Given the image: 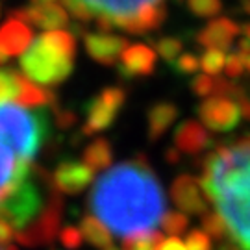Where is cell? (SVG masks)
Masks as SVG:
<instances>
[{
  "label": "cell",
  "mask_w": 250,
  "mask_h": 250,
  "mask_svg": "<svg viewBox=\"0 0 250 250\" xmlns=\"http://www.w3.org/2000/svg\"><path fill=\"white\" fill-rule=\"evenodd\" d=\"M89 208L106 228L126 239L152 232L167 213L163 188L143 156L102 172L89 195Z\"/></svg>",
  "instance_id": "6da1fadb"
},
{
  "label": "cell",
  "mask_w": 250,
  "mask_h": 250,
  "mask_svg": "<svg viewBox=\"0 0 250 250\" xmlns=\"http://www.w3.org/2000/svg\"><path fill=\"white\" fill-rule=\"evenodd\" d=\"M200 184L223 217L230 239L241 250H250V135L209 154Z\"/></svg>",
  "instance_id": "7a4b0ae2"
},
{
  "label": "cell",
  "mask_w": 250,
  "mask_h": 250,
  "mask_svg": "<svg viewBox=\"0 0 250 250\" xmlns=\"http://www.w3.org/2000/svg\"><path fill=\"white\" fill-rule=\"evenodd\" d=\"M76 39L71 32L56 30L39 36L21 58L24 78L39 85H60L74 71Z\"/></svg>",
  "instance_id": "3957f363"
},
{
  "label": "cell",
  "mask_w": 250,
  "mask_h": 250,
  "mask_svg": "<svg viewBox=\"0 0 250 250\" xmlns=\"http://www.w3.org/2000/svg\"><path fill=\"white\" fill-rule=\"evenodd\" d=\"M48 135L45 109H26L9 100H0V143L17 158L34 160Z\"/></svg>",
  "instance_id": "277c9868"
},
{
  "label": "cell",
  "mask_w": 250,
  "mask_h": 250,
  "mask_svg": "<svg viewBox=\"0 0 250 250\" xmlns=\"http://www.w3.org/2000/svg\"><path fill=\"white\" fill-rule=\"evenodd\" d=\"M63 6L78 21L106 19L117 28L123 21L137 15L141 9L165 6V0H63Z\"/></svg>",
  "instance_id": "5b68a950"
},
{
  "label": "cell",
  "mask_w": 250,
  "mask_h": 250,
  "mask_svg": "<svg viewBox=\"0 0 250 250\" xmlns=\"http://www.w3.org/2000/svg\"><path fill=\"white\" fill-rule=\"evenodd\" d=\"M43 206L45 200L41 195V189L36 184V180L30 176L11 191L8 200L0 208V219L8 221L15 228L24 230L28 223H34L39 217Z\"/></svg>",
  "instance_id": "8992f818"
},
{
  "label": "cell",
  "mask_w": 250,
  "mask_h": 250,
  "mask_svg": "<svg viewBox=\"0 0 250 250\" xmlns=\"http://www.w3.org/2000/svg\"><path fill=\"white\" fill-rule=\"evenodd\" d=\"M52 189V188H50ZM63 217V198L58 191H50V197L43 206L41 213L34 223L26 226L24 230L15 233V239L24 247H43L50 243L60 235V226H62Z\"/></svg>",
  "instance_id": "52a82bcc"
},
{
  "label": "cell",
  "mask_w": 250,
  "mask_h": 250,
  "mask_svg": "<svg viewBox=\"0 0 250 250\" xmlns=\"http://www.w3.org/2000/svg\"><path fill=\"white\" fill-rule=\"evenodd\" d=\"M125 102L126 91L123 87H104L85 104V123L82 128V135H95L107 130L115 123L121 109L125 107Z\"/></svg>",
  "instance_id": "ba28073f"
},
{
  "label": "cell",
  "mask_w": 250,
  "mask_h": 250,
  "mask_svg": "<svg viewBox=\"0 0 250 250\" xmlns=\"http://www.w3.org/2000/svg\"><path fill=\"white\" fill-rule=\"evenodd\" d=\"M197 111L206 128L213 132H221V134L235 130L243 119L237 102L232 99H224V97L206 99L204 102H200Z\"/></svg>",
  "instance_id": "9c48e42d"
},
{
  "label": "cell",
  "mask_w": 250,
  "mask_h": 250,
  "mask_svg": "<svg viewBox=\"0 0 250 250\" xmlns=\"http://www.w3.org/2000/svg\"><path fill=\"white\" fill-rule=\"evenodd\" d=\"M93 178L95 172L83 161L62 160L54 169L48 186L63 195H78L89 186Z\"/></svg>",
  "instance_id": "30bf717a"
},
{
  "label": "cell",
  "mask_w": 250,
  "mask_h": 250,
  "mask_svg": "<svg viewBox=\"0 0 250 250\" xmlns=\"http://www.w3.org/2000/svg\"><path fill=\"white\" fill-rule=\"evenodd\" d=\"M170 197L174 200V204L178 206L180 211L188 215H202L209 206V200L206 197L204 189L200 180H197L191 174H180L178 178L172 182L170 186Z\"/></svg>",
  "instance_id": "8fae6325"
},
{
  "label": "cell",
  "mask_w": 250,
  "mask_h": 250,
  "mask_svg": "<svg viewBox=\"0 0 250 250\" xmlns=\"http://www.w3.org/2000/svg\"><path fill=\"white\" fill-rule=\"evenodd\" d=\"M83 45L93 62L111 67L128 48V41L123 36H113L106 32H89L83 34Z\"/></svg>",
  "instance_id": "7c38bea8"
},
{
  "label": "cell",
  "mask_w": 250,
  "mask_h": 250,
  "mask_svg": "<svg viewBox=\"0 0 250 250\" xmlns=\"http://www.w3.org/2000/svg\"><path fill=\"white\" fill-rule=\"evenodd\" d=\"M34 41V32L26 22L9 17L0 26V65L15 56H22Z\"/></svg>",
  "instance_id": "4fadbf2b"
},
{
  "label": "cell",
  "mask_w": 250,
  "mask_h": 250,
  "mask_svg": "<svg viewBox=\"0 0 250 250\" xmlns=\"http://www.w3.org/2000/svg\"><path fill=\"white\" fill-rule=\"evenodd\" d=\"M156 52L148 45L137 43V45H128L123 56L121 63L117 67V72L125 80H134V78H148L156 71Z\"/></svg>",
  "instance_id": "5bb4252c"
},
{
  "label": "cell",
  "mask_w": 250,
  "mask_h": 250,
  "mask_svg": "<svg viewBox=\"0 0 250 250\" xmlns=\"http://www.w3.org/2000/svg\"><path fill=\"white\" fill-rule=\"evenodd\" d=\"M11 19H19L22 22H30L34 26L48 32H56L60 28L69 24V17L63 6L52 4V6H26V8L13 9L9 13Z\"/></svg>",
  "instance_id": "9a60e30c"
},
{
  "label": "cell",
  "mask_w": 250,
  "mask_h": 250,
  "mask_svg": "<svg viewBox=\"0 0 250 250\" xmlns=\"http://www.w3.org/2000/svg\"><path fill=\"white\" fill-rule=\"evenodd\" d=\"M241 26L233 22L232 19L219 17L206 24L197 34V43L204 46L206 50H228L232 46L233 39L239 36Z\"/></svg>",
  "instance_id": "2e32d148"
},
{
  "label": "cell",
  "mask_w": 250,
  "mask_h": 250,
  "mask_svg": "<svg viewBox=\"0 0 250 250\" xmlns=\"http://www.w3.org/2000/svg\"><path fill=\"white\" fill-rule=\"evenodd\" d=\"M30 176H32V165L17 158L8 146L0 143V197L4 198V202L8 200L11 191Z\"/></svg>",
  "instance_id": "e0dca14e"
},
{
  "label": "cell",
  "mask_w": 250,
  "mask_h": 250,
  "mask_svg": "<svg viewBox=\"0 0 250 250\" xmlns=\"http://www.w3.org/2000/svg\"><path fill=\"white\" fill-rule=\"evenodd\" d=\"M211 143H213V139H211L209 132L198 121H184L174 130V148L182 154L197 156L200 152L208 150Z\"/></svg>",
  "instance_id": "ac0fdd59"
},
{
  "label": "cell",
  "mask_w": 250,
  "mask_h": 250,
  "mask_svg": "<svg viewBox=\"0 0 250 250\" xmlns=\"http://www.w3.org/2000/svg\"><path fill=\"white\" fill-rule=\"evenodd\" d=\"M15 83H17V97H15V100L19 102V106L50 107V109H56L60 106L58 97H56L54 91L39 87V85L32 83L28 78H24L19 72H15Z\"/></svg>",
  "instance_id": "d6986e66"
},
{
  "label": "cell",
  "mask_w": 250,
  "mask_h": 250,
  "mask_svg": "<svg viewBox=\"0 0 250 250\" xmlns=\"http://www.w3.org/2000/svg\"><path fill=\"white\" fill-rule=\"evenodd\" d=\"M178 115V106L169 102V100H160V102L152 104L148 107V113H146V123H148L146 125V134H148V139L158 141L160 137H163V134L176 123Z\"/></svg>",
  "instance_id": "ffe728a7"
},
{
  "label": "cell",
  "mask_w": 250,
  "mask_h": 250,
  "mask_svg": "<svg viewBox=\"0 0 250 250\" xmlns=\"http://www.w3.org/2000/svg\"><path fill=\"white\" fill-rule=\"evenodd\" d=\"M165 17H167L165 6H152V8L141 9L134 17L123 21L117 28L125 30L126 34L143 36V34H150L154 30H158L165 22Z\"/></svg>",
  "instance_id": "44dd1931"
},
{
  "label": "cell",
  "mask_w": 250,
  "mask_h": 250,
  "mask_svg": "<svg viewBox=\"0 0 250 250\" xmlns=\"http://www.w3.org/2000/svg\"><path fill=\"white\" fill-rule=\"evenodd\" d=\"M113 161V146L109 143V139L106 137H97L89 143V146L83 152V163L89 167L93 172L97 170H104L106 172L109 169Z\"/></svg>",
  "instance_id": "7402d4cb"
},
{
  "label": "cell",
  "mask_w": 250,
  "mask_h": 250,
  "mask_svg": "<svg viewBox=\"0 0 250 250\" xmlns=\"http://www.w3.org/2000/svg\"><path fill=\"white\" fill-rule=\"evenodd\" d=\"M80 232L82 237L85 241H89L93 247L100 250H106L111 247V233L107 232V228L100 223L95 215H83L80 219Z\"/></svg>",
  "instance_id": "603a6c76"
},
{
  "label": "cell",
  "mask_w": 250,
  "mask_h": 250,
  "mask_svg": "<svg viewBox=\"0 0 250 250\" xmlns=\"http://www.w3.org/2000/svg\"><path fill=\"white\" fill-rule=\"evenodd\" d=\"M202 232H206L209 235V239H213L217 243L230 239L228 228L224 224L223 217L217 213V211H206L202 215Z\"/></svg>",
  "instance_id": "cb8c5ba5"
},
{
  "label": "cell",
  "mask_w": 250,
  "mask_h": 250,
  "mask_svg": "<svg viewBox=\"0 0 250 250\" xmlns=\"http://www.w3.org/2000/svg\"><path fill=\"white\" fill-rule=\"evenodd\" d=\"M161 241H163V235L160 232L139 233L134 237H128L123 243V250H158Z\"/></svg>",
  "instance_id": "d4e9b609"
},
{
  "label": "cell",
  "mask_w": 250,
  "mask_h": 250,
  "mask_svg": "<svg viewBox=\"0 0 250 250\" xmlns=\"http://www.w3.org/2000/svg\"><path fill=\"white\" fill-rule=\"evenodd\" d=\"M200 69L208 76H217L221 71H224L226 65V56L221 50H204V54L198 58Z\"/></svg>",
  "instance_id": "484cf974"
},
{
  "label": "cell",
  "mask_w": 250,
  "mask_h": 250,
  "mask_svg": "<svg viewBox=\"0 0 250 250\" xmlns=\"http://www.w3.org/2000/svg\"><path fill=\"white\" fill-rule=\"evenodd\" d=\"M188 226H189L188 215L182 213V211H167V213L163 215V219H161V228H163V232H167L169 235H172V237L184 233L188 230Z\"/></svg>",
  "instance_id": "4316f807"
},
{
  "label": "cell",
  "mask_w": 250,
  "mask_h": 250,
  "mask_svg": "<svg viewBox=\"0 0 250 250\" xmlns=\"http://www.w3.org/2000/svg\"><path fill=\"white\" fill-rule=\"evenodd\" d=\"M156 48H158V54H160L165 62L172 63L180 58V52H182L184 45H182V41H180L178 37L165 36V37H160L156 41Z\"/></svg>",
  "instance_id": "83f0119b"
},
{
  "label": "cell",
  "mask_w": 250,
  "mask_h": 250,
  "mask_svg": "<svg viewBox=\"0 0 250 250\" xmlns=\"http://www.w3.org/2000/svg\"><path fill=\"white\" fill-rule=\"evenodd\" d=\"M188 8L197 17L211 19L221 11L223 4H221V0H188Z\"/></svg>",
  "instance_id": "f1b7e54d"
},
{
  "label": "cell",
  "mask_w": 250,
  "mask_h": 250,
  "mask_svg": "<svg viewBox=\"0 0 250 250\" xmlns=\"http://www.w3.org/2000/svg\"><path fill=\"white\" fill-rule=\"evenodd\" d=\"M215 85H217V78L213 76H208V74H200L195 76L191 80V89L198 97H204V99H211L215 97Z\"/></svg>",
  "instance_id": "f546056e"
},
{
  "label": "cell",
  "mask_w": 250,
  "mask_h": 250,
  "mask_svg": "<svg viewBox=\"0 0 250 250\" xmlns=\"http://www.w3.org/2000/svg\"><path fill=\"white\" fill-rule=\"evenodd\" d=\"M170 67L174 69V72H178V74L193 76L200 69V62H198V58L195 54H180V58L176 62L170 63Z\"/></svg>",
  "instance_id": "4dcf8cb0"
},
{
  "label": "cell",
  "mask_w": 250,
  "mask_h": 250,
  "mask_svg": "<svg viewBox=\"0 0 250 250\" xmlns=\"http://www.w3.org/2000/svg\"><path fill=\"white\" fill-rule=\"evenodd\" d=\"M15 97H17L15 71H0V100H15Z\"/></svg>",
  "instance_id": "1f68e13d"
},
{
  "label": "cell",
  "mask_w": 250,
  "mask_h": 250,
  "mask_svg": "<svg viewBox=\"0 0 250 250\" xmlns=\"http://www.w3.org/2000/svg\"><path fill=\"white\" fill-rule=\"evenodd\" d=\"M186 247L189 250H213V241L202 230H191L186 237Z\"/></svg>",
  "instance_id": "d6a6232c"
},
{
  "label": "cell",
  "mask_w": 250,
  "mask_h": 250,
  "mask_svg": "<svg viewBox=\"0 0 250 250\" xmlns=\"http://www.w3.org/2000/svg\"><path fill=\"white\" fill-rule=\"evenodd\" d=\"M224 72L228 76V80H237L245 74V60L239 52H232L226 58V65H224Z\"/></svg>",
  "instance_id": "836d02e7"
},
{
  "label": "cell",
  "mask_w": 250,
  "mask_h": 250,
  "mask_svg": "<svg viewBox=\"0 0 250 250\" xmlns=\"http://www.w3.org/2000/svg\"><path fill=\"white\" fill-rule=\"evenodd\" d=\"M60 241L65 249L69 250H76L82 247V241H83V237H82V232L80 228H76V226H65L60 233Z\"/></svg>",
  "instance_id": "e575fe53"
},
{
  "label": "cell",
  "mask_w": 250,
  "mask_h": 250,
  "mask_svg": "<svg viewBox=\"0 0 250 250\" xmlns=\"http://www.w3.org/2000/svg\"><path fill=\"white\" fill-rule=\"evenodd\" d=\"M54 113H56V125L63 128V130H67V128H72V126L76 125V113L71 111V109H65V107H56L52 109Z\"/></svg>",
  "instance_id": "d590c367"
},
{
  "label": "cell",
  "mask_w": 250,
  "mask_h": 250,
  "mask_svg": "<svg viewBox=\"0 0 250 250\" xmlns=\"http://www.w3.org/2000/svg\"><path fill=\"white\" fill-rule=\"evenodd\" d=\"M13 237H15L13 226H11L8 221L0 219V245H2V247H6V245H11Z\"/></svg>",
  "instance_id": "8d00e7d4"
},
{
  "label": "cell",
  "mask_w": 250,
  "mask_h": 250,
  "mask_svg": "<svg viewBox=\"0 0 250 250\" xmlns=\"http://www.w3.org/2000/svg\"><path fill=\"white\" fill-rule=\"evenodd\" d=\"M158 250H189L186 247V243L178 239V237H169V239H163L161 245L158 247Z\"/></svg>",
  "instance_id": "74e56055"
},
{
  "label": "cell",
  "mask_w": 250,
  "mask_h": 250,
  "mask_svg": "<svg viewBox=\"0 0 250 250\" xmlns=\"http://www.w3.org/2000/svg\"><path fill=\"white\" fill-rule=\"evenodd\" d=\"M32 6H52V4H58V6H63V0H30Z\"/></svg>",
  "instance_id": "f35d334b"
},
{
  "label": "cell",
  "mask_w": 250,
  "mask_h": 250,
  "mask_svg": "<svg viewBox=\"0 0 250 250\" xmlns=\"http://www.w3.org/2000/svg\"><path fill=\"white\" fill-rule=\"evenodd\" d=\"M243 9H245V11H247V13L250 15V0H247V2H243Z\"/></svg>",
  "instance_id": "ab89813d"
},
{
  "label": "cell",
  "mask_w": 250,
  "mask_h": 250,
  "mask_svg": "<svg viewBox=\"0 0 250 250\" xmlns=\"http://www.w3.org/2000/svg\"><path fill=\"white\" fill-rule=\"evenodd\" d=\"M106 250H119V249H117L115 245H111V247H107V249H106Z\"/></svg>",
  "instance_id": "60d3db41"
},
{
  "label": "cell",
  "mask_w": 250,
  "mask_h": 250,
  "mask_svg": "<svg viewBox=\"0 0 250 250\" xmlns=\"http://www.w3.org/2000/svg\"><path fill=\"white\" fill-rule=\"evenodd\" d=\"M241 2H247V0H241Z\"/></svg>",
  "instance_id": "b9f144b4"
}]
</instances>
